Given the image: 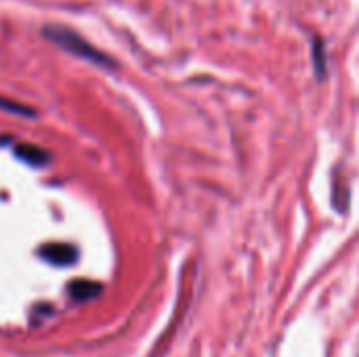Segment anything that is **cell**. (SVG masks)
<instances>
[{"label":"cell","instance_id":"obj_3","mask_svg":"<svg viewBox=\"0 0 359 357\" xmlns=\"http://www.w3.org/2000/svg\"><path fill=\"white\" fill-rule=\"evenodd\" d=\"M13 151H15V156H17L21 162H25V164H29V166H44V164L48 162V154H46L42 147H38V145L17 143Z\"/></svg>","mask_w":359,"mask_h":357},{"label":"cell","instance_id":"obj_5","mask_svg":"<svg viewBox=\"0 0 359 357\" xmlns=\"http://www.w3.org/2000/svg\"><path fill=\"white\" fill-rule=\"evenodd\" d=\"M313 69H316V76L318 80H324L326 78V50H324V42L320 38H313Z\"/></svg>","mask_w":359,"mask_h":357},{"label":"cell","instance_id":"obj_2","mask_svg":"<svg viewBox=\"0 0 359 357\" xmlns=\"http://www.w3.org/2000/svg\"><path fill=\"white\" fill-rule=\"evenodd\" d=\"M40 257L46 259V261L53 263V265L63 267V265L76 263L78 250H76L74 246H69V244H46V246L40 248Z\"/></svg>","mask_w":359,"mask_h":357},{"label":"cell","instance_id":"obj_1","mask_svg":"<svg viewBox=\"0 0 359 357\" xmlns=\"http://www.w3.org/2000/svg\"><path fill=\"white\" fill-rule=\"evenodd\" d=\"M44 36L50 42H55L59 48H63L65 53H69V55H74L78 59H84L88 63H95V65H101V67H109V69L116 65L109 57H105L88 40H84L82 36H78L76 32H72V29H67L63 25H48V27H44Z\"/></svg>","mask_w":359,"mask_h":357},{"label":"cell","instance_id":"obj_6","mask_svg":"<svg viewBox=\"0 0 359 357\" xmlns=\"http://www.w3.org/2000/svg\"><path fill=\"white\" fill-rule=\"evenodd\" d=\"M0 109L8 112V114L23 116V118H34L36 116V112L32 107H27V105H23L19 101H13V99H4V97H0Z\"/></svg>","mask_w":359,"mask_h":357},{"label":"cell","instance_id":"obj_4","mask_svg":"<svg viewBox=\"0 0 359 357\" xmlns=\"http://www.w3.org/2000/svg\"><path fill=\"white\" fill-rule=\"evenodd\" d=\"M101 290H103V286L97 282H90V280H74L67 286V292L74 301H90V299L99 297Z\"/></svg>","mask_w":359,"mask_h":357}]
</instances>
